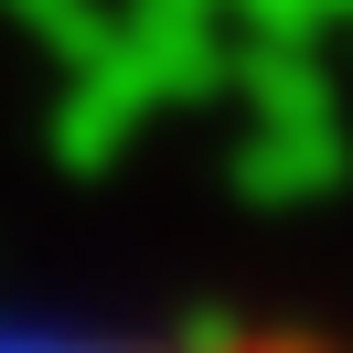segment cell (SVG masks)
Instances as JSON below:
<instances>
[{
  "instance_id": "cell-1",
  "label": "cell",
  "mask_w": 353,
  "mask_h": 353,
  "mask_svg": "<svg viewBox=\"0 0 353 353\" xmlns=\"http://www.w3.org/2000/svg\"><path fill=\"white\" fill-rule=\"evenodd\" d=\"M214 353H321V343H214Z\"/></svg>"
}]
</instances>
